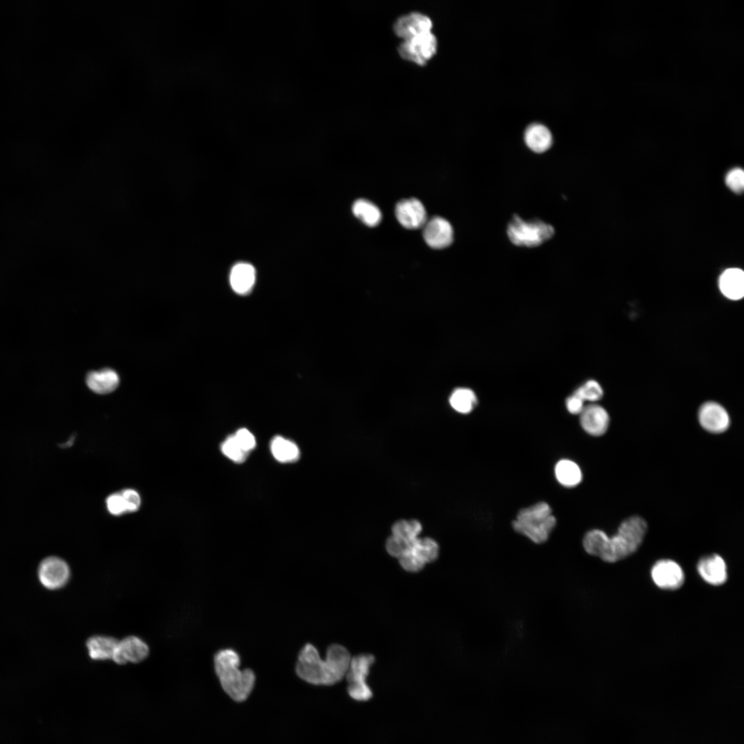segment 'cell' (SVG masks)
<instances>
[{"instance_id": "1", "label": "cell", "mask_w": 744, "mask_h": 744, "mask_svg": "<svg viewBox=\"0 0 744 744\" xmlns=\"http://www.w3.org/2000/svg\"><path fill=\"white\" fill-rule=\"evenodd\" d=\"M351 659L349 650L338 643L329 645L325 659H322L316 646L308 642L297 654L295 672L307 683L332 685L344 678Z\"/></svg>"}, {"instance_id": "2", "label": "cell", "mask_w": 744, "mask_h": 744, "mask_svg": "<svg viewBox=\"0 0 744 744\" xmlns=\"http://www.w3.org/2000/svg\"><path fill=\"white\" fill-rule=\"evenodd\" d=\"M214 671L225 692L234 701L242 702L254 689L256 674L249 668L241 669L242 658L238 650L227 647L213 656Z\"/></svg>"}, {"instance_id": "3", "label": "cell", "mask_w": 744, "mask_h": 744, "mask_svg": "<svg viewBox=\"0 0 744 744\" xmlns=\"http://www.w3.org/2000/svg\"><path fill=\"white\" fill-rule=\"evenodd\" d=\"M648 529L645 520L638 515L624 519L617 533L609 537L599 558L608 563H614L631 555L641 546Z\"/></svg>"}, {"instance_id": "4", "label": "cell", "mask_w": 744, "mask_h": 744, "mask_svg": "<svg viewBox=\"0 0 744 744\" xmlns=\"http://www.w3.org/2000/svg\"><path fill=\"white\" fill-rule=\"evenodd\" d=\"M556 525L557 519L546 502L521 508L512 523L516 533L535 544L547 541Z\"/></svg>"}, {"instance_id": "5", "label": "cell", "mask_w": 744, "mask_h": 744, "mask_svg": "<svg viewBox=\"0 0 744 744\" xmlns=\"http://www.w3.org/2000/svg\"><path fill=\"white\" fill-rule=\"evenodd\" d=\"M506 236L515 247L537 248L555 236V228L539 219L524 220L514 214L506 227Z\"/></svg>"}, {"instance_id": "6", "label": "cell", "mask_w": 744, "mask_h": 744, "mask_svg": "<svg viewBox=\"0 0 744 744\" xmlns=\"http://www.w3.org/2000/svg\"><path fill=\"white\" fill-rule=\"evenodd\" d=\"M374 661L375 657L371 654H361L351 657L344 677L348 682L347 692L353 699L365 701L373 696V692L366 683V677Z\"/></svg>"}, {"instance_id": "7", "label": "cell", "mask_w": 744, "mask_h": 744, "mask_svg": "<svg viewBox=\"0 0 744 744\" xmlns=\"http://www.w3.org/2000/svg\"><path fill=\"white\" fill-rule=\"evenodd\" d=\"M440 547L430 537H417L410 544L408 551L402 557L404 567L411 572H417L426 564L435 561L439 556Z\"/></svg>"}, {"instance_id": "8", "label": "cell", "mask_w": 744, "mask_h": 744, "mask_svg": "<svg viewBox=\"0 0 744 744\" xmlns=\"http://www.w3.org/2000/svg\"><path fill=\"white\" fill-rule=\"evenodd\" d=\"M397 49L402 59L424 65L436 54L437 40L431 32L404 41Z\"/></svg>"}, {"instance_id": "9", "label": "cell", "mask_w": 744, "mask_h": 744, "mask_svg": "<svg viewBox=\"0 0 744 744\" xmlns=\"http://www.w3.org/2000/svg\"><path fill=\"white\" fill-rule=\"evenodd\" d=\"M70 575L68 565L58 557H46L39 566V581L45 588L50 590L59 589L65 586Z\"/></svg>"}, {"instance_id": "10", "label": "cell", "mask_w": 744, "mask_h": 744, "mask_svg": "<svg viewBox=\"0 0 744 744\" xmlns=\"http://www.w3.org/2000/svg\"><path fill=\"white\" fill-rule=\"evenodd\" d=\"M698 420L705 431L713 434L724 433L730 425V417L727 410L719 403L713 401L701 405Z\"/></svg>"}, {"instance_id": "11", "label": "cell", "mask_w": 744, "mask_h": 744, "mask_svg": "<svg viewBox=\"0 0 744 744\" xmlns=\"http://www.w3.org/2000/svg\"><path fill=\"white\" fill-rule=\"evenodd\" d=\"M651 577L659 588L672 590L681 588L685 579L681 567L670 559L657 561L651 570Z\"/></svg>"}, {"instance_id": "12", "label": "cell", "mask_w": 744, "mask_h": 744, "mask_svg": "<svg viewBox=\"0 0 744 744\" xmlns=\"http://www.w3.org/2000/svg\"><path fill=\"white\" fill-rule=\"evenodd\" d=\"M432 28L431 19L419 12L403 15L393 24L395 34L404 41L431 32Z\"/></svg>"}, {"instance_id": "13", "label": "cell", "mask_w": 744, "mask_h": 744, "mask_svg": "<svg viewBox=\"0 0 744 744\" xmlns=\"http://www.w3.org/2000/svg\"><path fill=\"white\" fill-rule=\"evenodd\" d=\"M423 236L432 248L442 249L453 242V229L446 219L433 216L424 225Z\"/></svg>"}, {"instance_id": "14", "label": "cell", "mask_w": 744, "mask_h": 744, "mask_svg": "<svg viewBox=\"0 0 744 744\" xmlns=\"http://www.w3.org/2000/svg\"><path fill=\"white\" fill-rule=\"evenodd\" d=\"M579 423L587 434L599 437L604 435L608 431L610 416L603 406L597 404H590L585 406L579 414Z\"/></svg>"}, {"instance_id": "15", "label": "cell", "mask_w": 744, "mask_h": 744, "mask_svg": "<svg viewBox=\"0 0 744 744\" xmlns=\"http://www.w3.org/2000/svg\"><path fill=\"white\" fill-rule=\"evenodd\" d=\"M395 216L399 223L407 229L420 228L426 222L425 208L415 198L399 201L395 206Z\"/></svg>"}, {"instance_id": "16", "label": "cell", "mask_w": 744, "mask_h": 744, "mask_svg": "<svg viewBox=\"0 0 744 744\" xmlns=\"http://www.w3.org/2000/svg\"><path fill=\"white\" fill-rule=\"evenodd\" d=\"M697 570L701 578L711 585H722L727 579L725 562L717 554L702 557L697 564Z\"/></svg>"}, {"instance_id": "17", "label": "cell", "mask_w": 744, "mask_h": 744, "mask_svg": "<svg viewBox=\"0 0 744 744\" xmlns=\"http://www.w3.org/2000/svg\"><path fill=\"white\" fill-rule=\"evenodd\" d=\"M147 644L136 637H128L118 641L113 660L118 664L127 662L138 663L148 654Z\"/></svg>"}, {"instance_id": "18", "label": "cell", "mask_w": 744, "mask_h": 744, "mask_svg": "<svg viewBox=\"0 0 744 744\" xmlns=\"http://www.w3.org/2000/svg\"><path fill=\"white\" fill-rule=\"evenodd\" d=\"M719 287L727 298L738 300L744 296V273L738 268L725 270L719 277Z\"/></svg>"}, {"instance_id": "19", "label": "cell", "mask_w": 744, "mask_h": 744, "mask_svg": "<svg viewBox=\"0 0 744 744\" xmlns=\"http://www.w3.org/2000/svg\"><path fill=\"white\" fill-rule=\"evenodd\" d=\"M524 138L527 147L539 154L547 152L552 145L551 132L541 124L529 125L525 130Z\"/></svg>"}, {"instance_id": "20", "label": "cell", "mask_w": 744, "mask_h": 744, "mask_svg": "<svg viewBox=\"0 0 744 744\" xmlns=\"http://www.w3.org/2000/svg\"><path fill=\"white\" fill-rule=\"evenodd\" d=\"M86 384L94 392L107 394L114 391L119 384V377L112 369L91 371L86 376Z\"/></svg>"}, {"instance_id": "21", "label": "cell", "mask_w": 744, "mask_h": 744, "mask_svg": "<svg viewBox=\"0 0 744 744\" xmlns=\"http://www.w3.org/2000/svg\"><path fill=\"white\" fill-rule=\"evenodd\" d=\"M256 279L254 267L245 262L238 263L231 271L229 280L232 289L238 293H246L253 287Z\"/></svg>"}, {"instance_id": "22", "label": "cell", "mask_w": 744, "mask_h": 744, "mask_svg": "<svg viewBox=\"0 0 744 744\" xmlns=\"http://www.w3.org/2000/svg\"><path fill=\"white\" fill-rule=\"evenodd\" d=\"M557 481L563 486L572 488L582 481V471L579 466L569 459L559 460L554 468Z\"/></svg>"}, {"instance_id": "23", "label": "cell", "mask_w": 744, "mask_h": 744, "mask_svg": "<svg viewBox=\"0 0 744 744\" xmlns=\"http://www.w3.org/2000/svg\"><path fill=\"white\" fill-rule=\"evenodd\" d=\"M118 641L110 637L94 636L88 639L87 647L92 659H113Z\"/></svg>"}, {"instance_id": "24", "label": "cell", "mask_w": 744, "mask_h": 744, "mask_svg": "<svg viewBox=\"0 0 744 744\" xmlns=\"http://www.w3.org/2000/svg\"><path fill=\"white\" fill-rule=\"evenodd\" d=\"M352 211L356 217L369 227L376 226L381 220L379 208L366 199L356 200L353 204Z\"/></svg>"}, {"instance_id": "25", "label": "cell", "mask_w": 744, "mask_h": 744, "mask_svg": "<svg viewBox=\"0 0 744 744\" xmlns=\"http://www.w3.org/2000/svg\"><path fill=\"white\" fill-rule=\"evenodd\" d=\"M271 449L274 457L281 462H294L299 457L297 445L280 436L272 440Z\"/></svg>"}, {"instance_id": "26", "label": "cell", "mask_w": 744, "mask_h": 744, "mask_svg": "<svg viewBox=\"0 0 744 744\" xmlns=\"http://www.w3.org/2000/svg\"><path fill=\"white\" fill-rule=\"evenodd\" d=\"M609 536L607 533L598 528H594L586 532L582 539V546L584 551L589 555L599 557L602 554Z\"/></svg>"}, {"instance_id": "27", "label": "cell", "mask_w": 744, "mask_h": 744, "mask_svg": "<svg viewBox=\"0 0 744 744\" xmlns=\"http://www.w3.org/2000/svg\"><path fill=\"white\" fill-rule=\"evenodd\" d=\"M453 409L460 413H469L475 407L477 399L475 393L468 388H458L451 394L449 399Z\"/></svg>"}, {"instance_id": "28", "label": "cell", "mask_w": 744, "mask_h": 744, "mask_svg": "<svg viewBox=\"0 0 744 744\" xmlns=\"http://www.w3.org/2000/svg\"><path fill=\"white\" fill-rule=\"evenodd\" d=\"M422 530V524L416 519H400L391 527L392 535L409 543L418 537Z\"/></svg>"}, {"instance_id": "29", "label": "cell", "mask_w": 744, "mask_h": 744, "mask_svg": "<svg viewBox=\"0 0 744 744\" xmlns=\"http://www.w3.org/2000/svg\"><path fill=\"white\" fill-rule=\"evenodd\" d=\"M574 393L584 402L586 401L595 402L601 399L603 391L601 385L597 381L590 380L576 389Z\"/></svg>"}, {"instance_id": "30", "label": "cell", "mask_w": 744, "mask_h": 744, "mask_svg": "<svg viewBox=\"0 0 744 744\" xmlns=\"http://www.w3.org/2000/svg\"><path fill=\"white\" fill-rule=\"evenodd\" d=\"M221 448L226 456L238 463L242 462L248 453L241 448L234 435L227 437L222 444Z\"/></svg>"}, {"instance_id": "31", "label": "cell", "mask_w": 744, "mask_h": 744, "mask_svg": "<svg viewBox=\"0 0 744 744\" xmlns=\"http://www.w3.org/2000/svg\"><path fill=\"white\" fill-rule=\"evenodd\" d=\"M411 543L391 535L386 539L385 547L391 557L399 559L408 551Z\"/></svg>"}, {"instance_id": "32", "label": "cell", "mask_w": 744, "mask_h": 744, "mask_svg": "<svg viewBox=\"0 0 744 744\" xmlns=\"http://www.w3.org/2000/svg\"><path fill=\"white\" fill-rule=\"evenodd\" d=\"M725 183L731 190L735 193H741L744 187V172L743 169L739 167L731 169L726 175Z\"/></svg>"}, {"instance_id": "33", "label": "cell", "mask_w": 744, "mask_h": 744, "mask_svg": "<svg viewBox=\"0 0 744 744\" xmlns=\"http://www.w3.org/2000/svg\"><path fill=\"white\" fill-rule=\"evenodd\" d=\"M107 508L114 515H121L127 513L125 499L121 493L110 495L106 499Z\"/></svg>"}, {"instance_id": "34", "label": "cell", "mask_w": 744, "mask_h": 744, "mask_svg": "<svg viewBox=\"0 0 744 744\" xmlns=\"http://www.w3.org/2000/svg\"><path fill=\"white\" fill-rule=\"evenodd\" d=\"M234 435L241 448L247 453L255 447L254 436L247 429L240 428Z\"/></svg>"}, {"instance_id": "35", "label": "cell", "mask_w": 744, "mask_h": 744, "mask_svg": "<svg viewBox=\"0 0 744 744\" xmlns=\"http://www.w3.org/2000/svg\"><path fill=\"white\" fill-rule=\"evenodd\" d=\"M127 506L128 513L136 512L141 506V497L137 491L134 489H125L121 492Z\"/></svg>"}, {"instance_id": "36", "label": "cell", "mask_w": 744, "mask_h": 744, "mask_svg": "<svg viewBox=\"0 0 744 744\" xmlns=\"http://www.w3.org/2000/svg\"><path fill=\"white\" fill-rule=\"evenodd\" d=\"M584 406V402L574 393L566 400V409L570 414L579 415Z\"/></svg>"}]
</instances>
